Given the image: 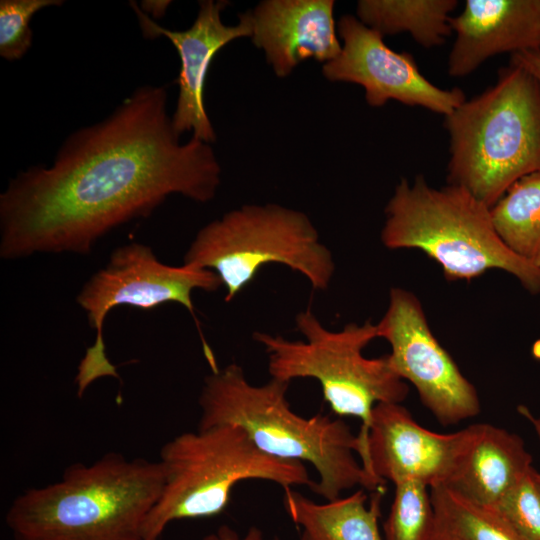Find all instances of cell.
I'll list each match as a JSON object with an SVG mask.
<instances>
[{
  "mask_svg": "<svg viewBox=\"0 0 540 540\" xmlns=\"http://www.w3.org/2000/svg\"><path fill=\"white\" fill-rule=\"evenodd\" d=\"M167 88L138 87L104 120L68 136L51 166L19 172L0 195V256L91 252L172 194L205 203L221 168L210 144H181Z\"/></svg>",
  "mask_w": 540,
  "mask_h": 540,
  "instance_id": "cell-1",
  "label": "cell"
},
{
  "mask_svg": "<svg viewBox=\"0 0 540 540\" xmlns=\"http://www.w3.org/2000/svg\"><path fill=\"white\" fill-rule=\"evenodd\" d=\"M288 386L274 378L252 385L236 363L213 368L198 399V429L238 425L264 453L310 463L319 476L311 490L326 501L357 486L372 492L385 489L386 482L368 473L357 459L358 435L342 419L296 414L286 397Z\"/></svg>",
  "mask_w": 540,
  "mask_h": 540,
  "instance_id": "cell-2",
  "label": "cell"
},
{
  "mask_svg": "<svg viewBox=\"0 0 540 540\" xmlns=\"http://www.w3.org/2000/svg\"><path fill=\"white\" fill-rule=\"evenodd\" d=\"M163 485L159 460L109 452L91 464H71L54 483L26 489L5 522L14 540H144Z\"/></svg>",
  "mask_w": 540,
  "mask_h": 540,
  "instance_id": "cell-3",
  "label": "cell"
},
{
  "mask_svg": "<svg viewBox=\"0 0 540 540\" xmlns=\"http://www.w3.org/2000/svg\"><path fill=\"white\" fill-rule=\"evenodd\" d=\"M447 183L492 207L516 181L540 173V82L510 60L497 81L444 117Z\"/></svg>",
  "mask_w": 540,
  "mask_h": 540,
  "instance_id": "cell-4",
  "label": "cell"
},
{
  "mask_svg": "<svg viewBox=\"0 0 540 540\" xmlns=\"http://www.w3.org/2000/svg\"><path fill=\"white\" fill-rule=\"evenodd\" d=\"M383 245L419 249L438 263L447 280L470 281L493 269L540 293V269L510 251L492 224L490 207L463 187L430 186L424 176L402 179L385 208Z\"/></svg>",
  "mask_w": 540,
  "mask_h": 540,
  "instance_id": "cell-5",
  "label": "cell"
},
{
  "mask_svg": "<svg viewBox=\"0 0 540 540\" xmlns=\"http://www.w3.org/2000/svg\"><path fill=\"white\" fill-rule=\"evenodd\" d=\"M159 461L164 485L145 521L144 540H159L173 521L222 513L241 481L265 480L283 489L315 483L304 463L264 453L234 424L181 433L162 446Z\"/></svg>",
  "mask_w": 540,
  "mask_h": 540,
  "instance_id": "cell-6",
  "label": "cell"
},
{
  "mask_svg": "<svg viewBox=\"0 0 540 540\" xmlns=\"http://www.w3.org/2000/svg\"><path fill=\"white\" fill-rule=\"evenodd\" d=\"M295 322L303 341L253 333L268 355L271 378L289 383L296 378L316 379L335 414L361 420L357 434L361 453L374 407L402 403L409 393L407 382L395 372L388 354L377 358L363 355L364 348L378 338L377 325L370 320L331 331L307 309L296 316Z\"/></svg>",
  "mask_w": 540,
  "mask_h": 540,
  "instance_id": "cell-7",
  "label": "cell"
},
{
  "mask_svg": "<svg viewBox=\"0 0 540 540\" xmlns=\"http://www.w3.org/2000/svg\"><path fill=\"white\" fill-rule=\"evenodd\" d=\"M268 263L302 274L315 290H326L335 271L331 251L302 212L278 204L243 205L201 228L183 264L213 271L230 302Z\"/></svg>",
  "mask_w": 540,
  "mask_h": 540,
  "instance_id": "cell-8",
  "label": "cell"
},
{
  "mask_svg": "<svg viewBox=\"0 0 540 540\" xmlns=\"http://www.w3.org/2000/svg\"><path fill=\"white\" fill-rule=\"evenodd\" d=\"M221 285L213 271L162 263L148 245L131 242L117 247L106 265L85 282L76 297L96 333L94 344L78 366L75 378L78 395L82 396L98 378L118 377L116 367L106 357L103 339V325L113 308L127 305L149 311L165 303H178L197 322L192 292L196 289L214 292Z\"/></svg>",
  "mask_w": 540,
  "mask_h": 540,
  "instance_id": "cell-9",
  "label": "cell"
},
{
  "mask_svg": "<svg viewBox=\"0 0 540 540\" xmlns=\"http://www.w3.org/2000/svg\"><path fill=\"white\" fill-rule=\"evenodd\" d=\"M376 325L378 338L390 344L393 369L416 388L422 404L441 425L458 424L480 413L476 388L434 336L414 293L392 288L387 310Z\"/></svg>",
  "mask_w": 540,
  "mask_h": 540,
  "instance_id": "cell-10",
  "label": "cell"
},
{
  "mask_svg": "<svg viewBox=\"0 0 540 540\" xmlns=\"http://www.w3.org/2000/svg\"><path fill=\"white\" fill-rule=\"evenodd\" d=\"M477 431L478 423L453 433L433 432L401 403H379L372 411L359 460L383 482L447 487L460 471Z\"/></svg>",
  "mask_w": 540,
  "mask_h": 540,
  "instance_id": "cell-11",
  "label": "cell"
},
{
  "mask_svg": "<svg viewBox=\"0 0 540 540\" xmlns=\"http://www.w3.org/2000/svg\"><path fill=\"white\" fill-rule=\"evenodd\" d=\"M337 28L342 49L324 64L323 75L331 81L362 86L370 106L381 107L395 100L445 117L466 100L461 89H442L430 82L410 53L389 48L384 36L357 17L344 15Z\"/></svg>",
  "mask_w": 540,
  "mask_h": 540,
  "instance_id": "cell-12",
  "label": "cell"
},
{
  "mask_svg": "<svg viewBox=\"0 0 540 540\" xmlns=\"http://www.w3.org/2000/svg\"><path fill=\"white\" fill-rule=\"evenodd\" d=\"M227 4V1H201L192 26L183 31H172L153 21L134 1L131 2L143 36L166 37L179 55L180 71L176 80L179 91L176 109L171 116L175 132L179 136L192 132V137L208 144L216 139L204 104L209 67L222 47L237 38L251 37L252 34L250 12L239 15L238 25L228 26L222 22L221 12Z\"/></svg>",
  "mask_w": 540,
  "mask_h": 540,
  "instance_id": "cell-13",
  "label": "cell"
},
{
  "mask_svg": "<svg viewBox=\"0 0 540 540\" xmlns=\"http://www.w3.org/2000/svg\"><path fill=\"white\" fill-rule=\"evenodd\" d=\"M449 23L451 77H465L495 55L540 50V0H467Z\"/></svg>",
  "mask_w": 540,
  "mask_h": 540,
  "instance_id": "cell-14",
  "label": "cell"
},
{
  "mask_svg": "<svg viewBox=\"0 0 540 540\" xmlns=\"http://www.w3.org/2000/svg\"><path fill=\"white\" fill-rule=\"evenodd\" d=\"M332 0H267L250 12L253 43L278 77L308 58L329 62L341 52Z\"/></svg>",
  "mask_w": 540,
  "mask_h": 540,
  "instance_id": "cell-15",
  "label": "cell"
},
{
  "mask_svg": "<svg viewBox=\"0 0 540 540\" xmlns=\"http://www.w3.org/2000/svg\"><path fill=\"white\" fill-rule=\"evenodd\" d=\"M531 466L532 456L519 435L478 423L464 463L447 487L476 504L492 507Z\"/></svg>",
  "mask_w": 540,
  "mask_h": 540,
  "instance_id": "cell-16",
  "label": "cell"
},
{
  "mask_svg": "<svg viewBox=\"0 0 540 540\" xmlns=\"http://www.w3.org/2000/svg\"><path fill=\"white\" fill-rule=\"evenodd\" d=\"M283 490L284 509L301 528L300 540H384L378 524L384 489L374 492L369 505L362 488L324 503L293 488Z\"/></svg>",
  "mask_w": 540,
  "mask_h": 540,
  "instance_id": "cell-17",
  "label": "cell"
},
{
  "mask_svg": "<svg viewBox=\"0 0 540 540\" xmlns=\"http://www.w3.org/2000/svg\"><path fill=\"white\" fill-rule=\"evenodd\" d=\"M457 0H360L357 18L382 36L408 32L424 48L442 45Z\"/></svg>",
  "mask_w": 540,
  "mask_h": 540,
  "instance_id": "cell-18",
  "label": "cell"
},
{
  "mask_svg": "<svg viewBox=\"0 0 540 540\" xmlns=\"http://www.w3.org/2000/svg\"><path fill=\"white\" fill-rule=\"evenodd\" d=\"M490 215L504 245L540 269V173L512 184L490 207Z\"/></svg>",
  "mask_w": 540,
  "mask_h": 540,
  "instance_id": "cell-19",
  "label": "cell"
},
{
  "mask_svg": "<svg viewBox=\"0 0 540 540\" xmlns=\"http://www.w3.org/2000/svg\"><path fill=\"white\" fill-rule=\"evenodd\" d=\"M430 495L435 511L433 540H521L491 508L446 486L431 488Z\"/></svg>",
  "mask_w": 540,
  "mask_h": 540,
  "instance_id": "cell-20",
  "label": "cell"
},
{
  "mask_svg": "<svg viewBox=\"0 0 540 540\" xmlns=\"http://www.w3.org/2000/svg\"><path fill=\"white\" fill-rule=\"evenodd\" d=\"M393 502L384 523V540H433L435 511L430 489L404 481L394 485Z\"/></svg>",
  "mask_w": 540,
  "mask_h": 540,
  "instance_id": "cell-21",
  "label": "cell"
},
{
  "mask_svg": "<svg viewBox=\"0 0 540 540\" xmlns=\"http://www.w3.org/2000/svg\"><path fill=\"white\" fill-rule=\"evenodd\" d=\"M495 511L521 538L540 540V472L531 466L498 501Z\"/></svg>",
  "mask_w": 540,
  "mask_h": 540,
  "instance_id": "cell-22",
  "label": "cell"
},
{
  "mask_svg": "<svg viewBox=\"0 0 540 540\" xmlns=\"http://www.w3.org/2000/svg\"><path fill=\"white\" fill-rule=\"evenodd\" d=\"M61 0H1L0 55L7 61L21 59L32 44L30 21L39 10L60 6Z\"/></svg>",
  "mask_w": 540,
  "mask_h": 540,
  "instance_id": "cell-23",
  "label": "cell"
},
{
  "mask_svg": "<svg viewBox=\"0 0 540 540\" xmlns=\"http://www.w3.org/2000/svg\"><path fill=\"white\" fill-rule=\"evenodd\" d=\"M202 540H265L263 532L256 526H251L243 535L228 525L220 526L215 532L208 534Z\"/></svg>",
  "mask_w": 540,
  "mask_h": 540,
  "instance_id": "cell-24",
  "label": "cell"
},
{
  "mask_svg": "<svg viewBox=\"0 0 540 540\" xmlns=\"http://www.w3.org/2000/svg\"><path fill=\"white\" fill-rule=\"evenodd\" d=\"M510 60L519 64L540 82V51H522L512 54Z\"/></svg>",
  "mask_w": 540,
  "mask_h": 540,
  "instance_id": "cell-25",
  "label": "cell"
},
{
  "mask_svg": "<svg viewBox=\"0 0 540 540\" xmlns=\"http://www.w3.org/2000/svg\"><path fill=\"white\" fill-rule=\"evenodd\" d=\"M517 411L519 412L520 415H522L524 418H526L530 423L531 425L533 426L534 428V431L540 441V417H535L531 411L529 410L528 407L526 406H523V405H519L517 407Z\"/></svg>",
  "mask_w": 540,
  "mask_h": 540,
  "instance_id": "cell-26",
  "label": "cell"
},
{
  "mask_svg": "<svg viewBox=\"0 0 540 540\" xmlns=\"http://www.w3.org/2000/svg\"><path fill=\"white\" fill-rule=\"evenodd\" d=\"M270 540H282V539L279 538V537H277V536H275V537L271 538Z\"/></svg>",
  "mask_w": 540,
  "mask_h": 540,
  "instance_id": "cell-27",
  "label": "cell"
},
{
  "mask_svg": "<svg viewBox=\"0 0 540 540\" xmlns=\"http://www.w3.org/2000/svg\"><path fill=\"white\" fill-rule=\"evenodd\" d=\"M540 51V50H539Z\"/></svg>",
  "mask_w": 540,
  "mask_h": 540,
  "instance_id": "cell-28",
  "label": "cell"
}]
</instances>
